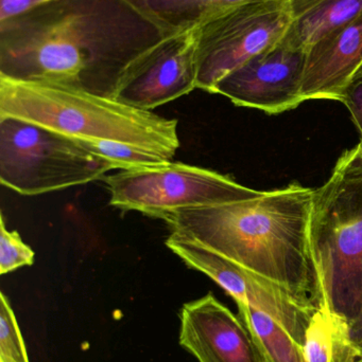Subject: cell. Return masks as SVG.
<instances>
[{
  "label": "cell",
  "instance_id": "1",
  "mask_svg": "<svg viewBox=\"0 0 362 362\" xmlns=\"http://www.w3.org/2000/svg\"><path fill=\"white\" fill-rule=\"evenodd\" d=\"M163 37L123 0H57L0 21V76L103 97Z\"/></svg>",
  "mask_w": 362,
  "mask_h": 362
},
{
  "label": "cell",
  "instance_id": "2",
  "mask_svg": "<svg viewBox=\"0 0 362 362\" xmlns=\"http://www.w3.org/2000/svg\"><path fill=\"white\" fill-rule=\"evenodd\" d=\"M314 189L293 182L242 202L164 215L170 232L201 245L318 308L310 250Z\"/></svg>",
  "mask_w": 362,
  "mask_h": 362
},
{
  "label": "cell",
  "instance_id": "3",
  "mask_svg": "<svg viewBox=\"0 0 362 362\" xmlns=\"http://www.w3.org/2000/svg\"><path fill=\"white\" fill-rule=\"evenodd\" d=\"M31 123L72 140L120 142L172 161L180 148L178 120L127 105L79 86L0 76V120Z\"/></svg>",
  "mask_w": 362,
  "mask_h": 362
},
{
  "label": "cell",
  "instance_id": "4",
  "mask_svg": "<svg viewBox=\"0 0 362 362\" xmlns=\"http://www.w3.org/2000/svg\"><path fill=\"white\" fill-rule=\"evenodd\" d=\"M310 250L319 308L353 320L362 304V144L338 159L329 180L314 189Z\"/></svg>",
  "mask_w": 362,
  "mask_h": 362
},
{
  "label": "cell",
  "instance_id": "5",
  "mask_svg": "<svg viewBox=\"0 0 362 362\" xmlns=\"http://www.w3.org/2000/svg\"><path fill=\"white\" fill-rule=\"evenodd\" d=\"M117 170L78 142L17 119L0 120V182L26 196L101 180Z\"/></svg>",
  "mask_w": 362,
  "mask_h": 362
},
{
  "label": "cell",
  "instance_id": "6",
  "mask_svg": "<svg viewBox=\"0 0 362 362\" xmlns=\"http://www.w3.org/2000/svg\"><path fill=\"white\" fill-rule=\"evenodd\" d=\"M103 180L110 193L111 206L159 218L183 209L251 199L264 192L244 187L218 172L172 161L154 167L120 170Z\"/></svg>",
  "mask_w": 362,
  "mask_h": 362
},
{
  "label": "cell",
  "instance_id": "7",
  "mask_svg": "<svg viewBox=\"0 0 362 362\" xmlns=\"http://www.w3.org/2000/svg\"><path fill=\"white\" fill-rule=\"evenodd\" d=\"M293 23L290 0H261L231 8L200 30L197 89L215 93L221 80L284 40Z\"/></svg>",
  "mask_w": 362,
  "mask_h": 362
},
{
  "label": "cell",
  "instance_id": "8",
  "mask_svg": "<svg viewBox=\"0 0 362 362\" xmlns=\"http://www.w3.org/2000/svg\"><path fill=\"white\" fill-rule=\"evenodd\" d=\"M201 25L163 36L125 70L114 99L151 110L197 89Z\"/></svg>",
  "mask_w": 362,
  "mask_h": 362
},
{
  "label": "cell",
  "instance_id": "9",
  "mask_svg": "<svg viewBox=\"0 0 362 362\" xmlns=\"http://www.w3.org/2000/svg\"><path fill=\"white\" fill-rule=\"evenodd\" d=\"M306 52L281 42L225 76L215 93L239 107L278 115L302 103Z\"/></svg>",
  "mask_w": 362,
  "mask_h": 362
},
{
  "label": "cell",
  "instance_id": "10",
  "mask_svg": "<svg viewBox=\"0 0 362 362\" xmlns=\"http://www.w3.org/2000/svg\"><path fill=\"white\" fill-rule=\"evenodd\" d=\"M181 346L199 362H268L253 334L213 293L183 305Z\"/></svg>",
  "mask_w": 362,
  "mask_h": 362
},
{
  "label": "cell",
  "instance_id": "11",
  "mask_svg": "<svg viewBox=\"0 0 362 362\" xmlns=\"http://www.w3.org/2000/svg\"><path fill=\"white\" fill-rule=\"evenodd\" d=\"M362 67V13L321 38L306 52L302 98L344 101Z\"/></svg>",
  "mask_w": 362,
  "mask_h": 362
},
{
  "label": "cell",
  "instance_id": "12",
  "mask_svg": "<svg viewBox=\"0 0 362 362\" xmlns=\"http://www.w3.org/2000/svg\"><path fill=\"white\" fill-rule=\"evenodd\" d=\"M152 23L162 35H170L208 23L218 15L261 0H123Z\"/></svg>",
  "mask_w": 362,
  "mask_h": 362
},
{
  "label": "cell",
  "instance_id": "13",
  "mask_svg": "<svg viewBox=\"0 0 362 362\" xmlns=\"http://www.w3.org/2000/svg\"><path fill=\"white\" fill-rule=\"evenodd\" d=\"M303 354L305 362H358L361 351L353 340L350 320L319 308L306 329Z\"/></svg>",
  "mask_w": 362,
  "mask_h": 362
},
{
  "label": "cell",
  "instance_id": "14",
  "mask_svg": "<svg viewBox=\"0 0 362 362\" xmlns=\"http://www.w3.org/2000/svg\"><path fill=\"white\" fill-rule=\"evenodd\" d=\"M166 246L189 268L212 279L235 300L236 304L244 303L249 270L210 249L172 233L166 240Z\"/></svg>",
  "mask_w": 362,
  "mask_h": 362
},
{
  "label": "cell",
  "instance_id": "15",
  "mask_svg": "<svg viewBox=\"0 0 362 362\" xmlns=\"http://www.w3.org/2000/svg\"><path fill=\"white\" fill-rule=\"evenodd\" d=\"M361 13L362 0H322L293 19L282 44L307 52L321 38L350 23Z\"/></svg>",
  "mask_w": 362,
  "mask_h": 362
},
{
  "label": "cell",
  "instance_id": "16",
  "mask_svg": "<svg viewBox=\"0 0 362 362\" xmlns=\"http://www.w3.org/2000/svg\"><path fill=\"white\" fill-rule=\"evenodd\" d=\"M237 308L268 362H305L303 346L278 321L249 304L237 303Z\"/></svg>",
  "mask_w": 362,
  "mask_h": 362
},
{
  "label": "cell",
  "instance_id": "17",
  "mask_svg": "<svg viewBox=\"0 0 362 362\" xmlns=\"http://www.w3.org/2000/svg\"><path fill=\"white\" fill-rule=\"evenodd\" d=\"M76 142L91 154L114 163L117 170L140 169V168L154 167L161 163H168L165 157L157 153L144 150L138 146L120 144V142L102 141V140H91V141L78 140Z\"/></svg>",
  "mask_w": 362,
  "mask_h": 362
},
{
  "label": "cell",
  "instance_id": "18",
  "mask_svg": "<svg viewBox=\"0 0 362 362\" xmlns=\"http://www.w3.org/2000/svg\"><path fill=\"white\" fill-rule=\"evenodd\" d=\"M0 362H30L10 302L0 295Z\"/></svg>",
  "mask_w": 362,
  "mask_h": 362
},
{
  "label": "cell",
  "instance_id": "19",
  "mask_svg": "<svg viewBox=\"0 0 362 362\" xmlns=\"http://www.w3.org/2000/svg\"><path fill=\"white\" fill-rule=\"evenodd\" d=\"M35 253L17 231L6 229L4 214L0 218V274H6L34 263Z\"/></svg>",
  "mask_w": 362,
  "mask_h": 362
},
{
  "label": "cell",
  "instance_id": "20",
  "mask_svg": "<svg viewBox=\"0 0 362 362\" xmlns=\"http://www.w3.org/2000/svg\"><path fill=\"white\" fill-rule=\"evenodd\" d=\"M342 103L350 112L351 119L358 131L362 144V78L355 80L350 85Z\"/></svg>",
  "mask_w": 362,
  "mask_h": 362
},
{
  "label": "cell",
  "instance_id": "21",
  "mask_svg": "<svg viewBox=\"0 0 362 362\" xmlns=\"http://www.w3.org/2000/svg\"><path fill=\"white\" fill-rule=\"evenodd\" d=\"M57 0H0V21L25 14Z\"/></svg>",
  "mask_w": 362,
  "mask_h": 362
},
{
  "label": "cell",
  "instance_id": "22",
  "mask_svg": "<svg viewBox=\"0 0 362 362\" xmlns=\"http://www.w3.org/2000/svg\"><path fill=\"white\" fill-rule=\"evenodd\" d=\"M350 325L353 340H354L356 346L361 349L362 354V304L357 316L353 320H351Z\"/></svg>",
  "mask_w": 362,
  "mask_h": 362
},
{
  "label": "cell",
  "instance_id": "23",
  "mask_svg": "<svg viewBox=\"0 0 362 362\" xmlns=\"http://www.w3.org/2000/svg\"><path fill=\"white\" fill-rule=\"evenodd\" d=\"M358 362H362V354H361V358H359Z\"/></svg>",
  "mask_w": 362,
  "mask_h": 362
}]
</instances>
